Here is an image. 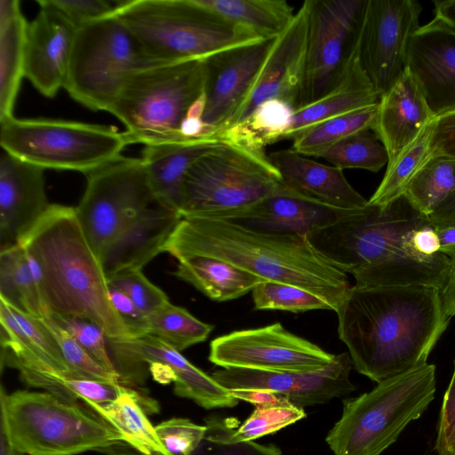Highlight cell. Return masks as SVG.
<instances>
[{"label": "cell", "mask_w": 455, "mask_h": 455, "mask_svg": "<svg viewBox=\"0 0 455 455\" xmlns=\"http://www.w3.org/2000/svg\"><path fill=\"white\" fill-rule=\"evenodd\" d=\"M16 451L9 443L5 435L0 430V455H14Z\"/></svg>", "instance_id": "cell-58"}, {"label": "cell", "mask_w": 455, "mask_h": 455, "mask_svg": "<svg viewBox=\"0 0 455 455\" xmlns=\"http://www.w3.org/2000/svg\"><path fill=\"white\" fill-rule=\"evenodd\" d=\"M41 319L56 338L67 364L77 377L125 385L120 374L112 372L99 363L55 322L50 313Z\"/></svg>", "instance_id": "cell-43"}, {"label": "cell", "mask_w": 455, "mask_h": 455, "mask_svg": "<svg viewBox=\"0 0 455 455\" xmlns=\"http://www.w3.org/2000/svg\"><path fill=\"white\" fill-rule=\"evenodd\" d=\"M155 455H159V454H155Z\"/></svg>", "instance_id": "cell-61"}, {"label": "cell", "mask_w": 455, "mask_h": 455, "mask_svg": "<svg viewBox=\"0 0 455 455\" xmlns=\"http://www.w3.org/2000/svg\"><path fill=\"white\" fill-rule=\"evenodd\" d=\"M306 417L303 408L287 398L276 403L255 407L251 414L236 428L228 420H206L207 432L230 443L249 442L274 434Z\"/></svg>", "instance_id": "cell-36"}, {"label": "cell", "mask_w": 455, "mask_h": 455, "mask_svg": "<svg viewBox=\"0 0 455 455\" xmlns=\"http://www.w3.org/2000/svg\"><path fill=\"white\" fill-rule=\"evenodd\" d=\"M318 157L341 170L377 172L388 164L387 151L372 130L356 132L331 146Z\"/></svg>", "instance_id": "cell-41"}, {"label": "cell", "mask_w": 455, "mask_h": 455, "mask_svg": "<svg viewBox=\"0 0 455 455\" xmlns=\"http://www.w3.org/2000/svg\"><path fill=\"white\" fill-rule=\"evenodd\" d=\"M284 187L265 152L221 140L189 168L180 216L227 220Z\"/></svg>", "instance_id": "cell-8"}, {"label": "cell", "mask_w": 455, "mask_h": 455, "mask_svg": "<svg viewBox=\"0 0 455 455\" xmlns=\"http://www.w3.org/2000/svg\"><path fill=\"white\" fill-rule=\"evenodd\" d=\"M427 220L403 196L386 205L367 204L344 211L306 238L330 263L355 276L401 251L411 232Z\"/></svg>", "instance_id": "cell-9"}, {"label": "cell", "mask_w": 455, "mask_h": 455, "mask_svg": "<svg viewBox=\"0 0 455 455\" xmlns=\"http://www.w3.org/2000/svg\"><path fill=\"white\" fill-rule=\"evenodd\" d=\"M435 228L440 241V251L455 262V226Z\"/></svg>", "instance_id": "cell-54"}, {"label": "cell", "mask_w": 455, "mask_h": 455, "mask_svg": "<svg viewBox=\"0 0 455 455\" xmlns=\"http://www.w3.org/2000/svg\"><path fill=\"white\" fill-rule=\"evenodd\" d=\"M421 12V4L415 0H365L358 55L379 98L404 71L408 41L419 27Z\"/></svg>", "instance_id": "cell-15"}, {"label": "cell", "mask_w": 455, "mask_h": 455, "mask_svg": "<svg viewBox=\"0 0 455 455\" xmlns=\"http://www.w3.org/2000/svg\"><path fill=\"white\" fill-rule=\"evenodd\" d=\"M435 366L425 363L343 400L325 441L334 455H381L435 399Z\"/></svg>", "instance_id": "cell-6"}, {"label": "cell", "mask_w": 455, "mask_h": 455, "mask_svg": "<svg viewBox=\"0 0 455 455\" xmlns=\"http://www.w3.org/2000/svg\"><path fill=\"white\" fill-rule=\"evenodd\" d=\"M353 363L348 353L336 355L334 361L315 371H264L228 368L212 377L228 390L262 389L286 397L299 407L313 406L355 389L349 374Z\"/></svg>", "instance_id": "cell-16"}, {"label": "cell", "mask_w": 455, "mask_h": 455, "mask_svg": "<svg viewBox=\"0 0 455 455\" xmlns=\"http://www.w3.org/2000/svg\"><path fill=\"white\" fill-rule=\"evenodd\" d=\"M294 109L284 100L262 102L246 118L218 133L222 141L262 152L266 147L283 140L291 124Z\"/></svg>", "instance_id": "cell-34"}, {"label": "cell", "mask_w": 455, "mask_h": 455, "mask_svg": "<svg viewBox=\"0 0 455 455\" xmlns=\"http://www.w3.org/2000/svg\"><path fill=\"white\" fill-rule=\"evenodd\" d=\"M192 455H283L274 445H263L253 441L230 443L206 432L205 437Z\"/></svg>", "instance_id": "cell-48"}, {"label": "cell", "mask_w": 455, "mask_h": 455, "mask_svg": "<svg viewBox=\"0 0 455 455\" xmlns=\"http://www.w3.org/2000/svg\"><path fill=\"white\" fill-rule=\"evenodd\" d=\"M50 315L99 363L107 370L120 374L112 358L108 339L99 325L84 318L52 313Z\"/></svg>", "instance_id": "cell-44"}, {"label": "cell", "mask_w": 455, "mask_h": 455, "mask_svg": "<svg viewBox=\"0 0 455 455\" xmlns=\"http://www.w3.org/2000/svg\"><path fill=\"white\" fill-rule=\"evenodd\" d=\"M0 299L37 318L49 313L20 244L0 251Z\"/></svg>", "instance_id": "cell-35"}, {"label": "cell", "mask_w": 455, "mask_h": 455, "mask_svg": "<svg viewBox=\"0 0 455 455\" xmlns=\"http://www.w3.org/2000/svg\"><path fill=\"white\" fill-rule=\"evenodd\" d=\"M108 346L124 383L133 378L136 368L157 362L170 366L174 371V392L177 395L191 399L205 409L231 408L239 403L211 375L192 364L180 351L155 337L142 335L122 340L108 339Z\"/></svg>", "instance_id": "cell-17"}, {"label": "cell", "mask_w": 455, "mask_h": 455, "mask_svg": "<svg viewBox=\"0 0 455 455\" xmlns=\"http://www.w3.org/2000/svg\"><path fill=\"white\" fill-rule=\"evenodd\" d=\"M437 455H454L455 450V362L454 370L444 393L439 420L436 439L434 447Z\"/></svg>", "instance_id": "cell-49"}, {"label": "cell", "mask_w": 455, "mask_h": 455, "mask_svg": "<svg viewBox=\"0 0 455 455\" xmlns=\"http://www.w3.org/2000/svg\"><path fill=\"white\" fill-rule=\"evenodd\" d=\"M379 101V96L361 66L356 41L339 84L318 100L293 111L283 140H294L320 123Z\"/></svg>", "instance_id": "cell-28"}, {"label": "cell", "mask_w": 455, "mask_h": 455, "mask_svg": "<svg viewBox=\"0 0 455 455\" xmlns=\"http://www.w3.org/2000/svg\"><path fill=\"white\" fill-rule=\"evenodd\" d=\"M1 428L22 455H76L125 443L123 435L82 402L52 393L1 389Z\"/></svg>", "instance_id": "cell-5"}, {"label": "cell", "mask_w": 455, "mask_h": 455, "mask_svg": "<svg viewBox=\"0 0 455 455\" xmlns=\"http://www.w3.org/2000/svg\"><path fill=\"white\" fill-rule=\"evenodd\" d=\"M277 37L234 47L204 60L206 107L203 121L217 134L244 100Z\"/></svg>", "instance_id": "cell-18"}, {"label": "cell", "mask_w": 455, "mask_h": 455, "mask_svg": "<svg viewBox=\"0 0 455 455\" xmlns=\"http://www.w3.org/2000/svg\"><path fill=\"white\" fill-rule=\"evenodd\" d=\"M231 395L237 400H243L257 406L276 403L286 398L278 394L262 389H237L229 390Z\"/></svg>", "instance_id": "cell-51"}, {"label": "cell", "mask_w": 455, "mask_h": 455, "mask_svg": "<svg viewBox=\"0 0 455 455\" xmlns=\"http://www.w3.org/2000/svg\"><path fill=\"white\" fill-rule=\"evenodd\" d=\"M252 299L257 310H282L293 313L332 310L321 297L299 287L273 281H263L254 287Z\"/></svg>", "instance_id": "cell-42"}, {"label": "cell", "mask_w": 455, "mask_h": 455, "mask_svg": "<svg viewBox=\"0 0 455 455\" xmlns=\"http://www.w3.org/2000/svg\"><path fill=\"white\" fill-rule=\"evenodd\" d=\"M204 84V60L149 65L126 78L108 112L125 126L128 144L188 140L182 130Z\"/></svg>", "instance_id": "cell-7"}, {"label": "cell", "mask_w": 455, "mask_h": 455, "mask_svg": "<svg viewBox=\"0 0 455 455\" xmlns=\"http://www.w3.org/2000/svg\"><path fill=\"white\" fill-rule=\"evenodd\" d=\"M378 112L379 102L326 120L292 140L291 148L300 155L318 157L342 140L362 131L372 130Z\"/></svg>", "instance_id": "cell-38"}, {"label": "cell", "mask_w": 455, "mask_h": 455, "mask_svg": "<svg viewBox=\"0 0 455 455\" xmlns=\"http://www.w3.org/2000/svg\"><path fill=\"white\" fill-rule=\"evenodd\" d=\"M28 23L20 1H0V122L14 116V105L24 76Z\"/></svg>", "instance_id": "cell-30"}, {"label": "cell", "mask_w": 455, "mask_h": 455, "mask_svg": "<svg viewBox=\"0 0 455 455\" xmlns=\"http://www.w3.org/2000/svg\"><path fill=\"white\" fill-rule=\"evenodd\" d=\"M19 244L40 267L39 291L49 313L87 319L108 339L132 338L111 304L101 262L75 207L51 204Z\"/></svg>", "instance_id": "cell-3"}, {"label": "cell", "mask_w": 455, "mask_h": 455, "mask_svg": "<svg viewBox=\"0 0 455 455\" xmlns=\"http://www.w3.org/2000/svg\"><path fill=\"white\" fill-rule=\"evenodd\" d=\"M365 0H307V48L296 108L332 90L357 41ZM294 109V110H295Z\"/></svg>", "instance_id": "cell-13"}, {"label": "cell", "mask_w": 455, "mask_h": 455, "mask_svg": "<svg viewBox=\"0 0 455 455\" xmlns=\"http://www.w3.org/2000/svg\"><path fill=\"white\" fill-rule=\"evenodd\" d=\"M307 32V11L302 4L289 27L276 38L247 96L223 130L240 123L269 100L279 99L296 108L305 63Z\"/></svg>", "instance_id": "cell-20"}, {"label": "cell", "mask_w": 455, "mask_h": 455, "mask_svg": "<svg viewBox=\"0 0 455 455\" xmlns=\"http://www.w3.org/2000/svg\"><path fill=\"white\" fill-rule=\"evenodd\" d=\"M413 231L401 251L354 276L355 285L442 289L453 261L441 251L431 256L418 251L411 242Z\"/></svg>", "instance_id": "cell-29"}, {"label": "cell", "mask_w": 455, "mask_h": 455, "mask_svg": "<svg viewBox=\"0 0 455 455\" xmlns=\"http://www.w3.org/2000/svg\"><path fill=\"white\" fill-rule=\"evenodd\" d=\"M214 326L200 321L186 308L167 303L142 321L141 335L155 337L181 352L207 339Z\"/></svg>", "instance_id": "cell-37"}, {"label": "cell", "mask_w": 455, "mask_h": 455, "mask_svg": "<svg viewBox=\"0 0 455 455\" xmlns=\"http://www.w3.org/2000/svg\"><path fill=\"white\" fill-rule=\"evenodd\" d=\"M335 312L353 366L376 383L427 363L451 319L422 286L353 285Z\"/></svg>", "instance_id": "cell-1"}, {"label": "cell", "mask_w": 455, "mask_h": 455, "mask_svg": "<svg viewBox=\"0 0 455 455\" xmlns=\"http://www.w3.org/2000/svg\"><path fill=\"white\" fill-rule=\"evenodd\" d=\"M200 6L261 38L279 36L291 24L295 13L283 0H195Z\"/></svg>", "instance_id": "cell-33"}, {"label": "cell", "mask_w": 455, "mask_h": 455, "mask_svg": "<svg viewBox=\"0 0 455 455\" xmlns=\"http://www.w3.org/2000/svg\"><path fill=\"white\" fill-rule=\"evenodd\" d=\"M109 286L124 292L144 316H148L170 302L167 295L152 283L142 269L126 270L108 279Z\"/></svg>", "instance_id": "cell-45"}, {"label": "cell", "mask_w": 455, "mask_h": 455, "mask_svg": "<svg viewBox=\"0 0 455 455\" xmlns=\"http://www.w3.org/2000/svg\"><path fill=\"white\" fill-rule=\"evenodd\" d=\"M108 455H145L126 443H121L104 451Z\"/></svg>", "instance_id": "cell-57"}, {"label": "cell", "mask_w": 455, "mask_h": 455, "mask_svg": "<svg viewBox=\"0 0 455 455\" xmlns=\"http://www.w3.org/2000/svg\"><path fill=\"white\" fill-rule=\"evenodd\" d=\"M220 141L212 136L145 146L141 159L161 206L180 215L183 184L189 168Z\"/></svg>", "instance_id": "cell-27"}, {"label": "cell", "mask_w": 455, "mask_h": 455, "mask_svg": "<svg viewBox=\"0 0 455 455\" xmlns=\"http://www.w3.org/2000/svg\"><path fill=\"white\" fill-rule=\"evenodd\" d=\"M14 455H22V454H21V453H20V452H18V451H16V452H15V454H14Z\"/></svg>", "instance_id": "cell-59"}, {"label": "cell", "mask_w": 455, "mask_h": 455, "mask_svg": "<svg viewBox=\"0 0 455 455\" xmlns=\"http://www.w3.org/2000/svg\"><path fill=\"white\" fill-rule=\"evenodd\" d=\"M156 204L142 159L121 156L87 174L86 188L76 212L100 259L128 222Z\"/></svg>", "instance_id": "cell-12"}, {"label": "cell", "mask_w": 455, "mask_h": 455, "mask_svg": "<svg viewBox=\"0 0 455 455\" xmlns=\"http://www.w3.org/2000/svg\"><path fill=\"white\" fill-rule=\"evenodd\" d=\"M153 64L115 12L76 28L63 88L83 106L108 111L126 78Z\"/></svg>", "instance_id": "cell-11"}, {"label": "cell", "mask_w": 455, "mask_h": 455, "mask_svg": "<svg viewBox=\"0 0 455 455\" xmlns=\"http://www.w3.org/2000/svg\"><path fill=\"white\" fill-rule=\"evenodd\" d=\"M433 3L435 17L455 30V0H435Z\"/></svg>", "instance_id": "cell-55"}, {"label": "cell", "mask_w": 455, "mask_h": 455, "mask_svg": "<svg viewBox=\"0 0 455 455\" xmlns=\"http://www.w3.org/2000/svg\"><path fill=\"white\" fill-rule=\"evenodd\" d=\"M2 149L36 166L89 174L122 156L129 145L116 128L51 118L0 122Z\"/></svg>", "instance_id": "cell-10"}, {"label": "cell", "mask_w": 455, "mask_h": 455, "mask_svg": "<svg viewBox=\"0 0 455 455\" xmlns=\"http://www.w3.org/2000/svg\"><path fill=\"white\" fill-rule=\"evenodd\" d=\"M76 28L116 12L117 4L105 0H44Z\"/></svg>", "instance_id": "cell-47"}, {"label": "cell", "mask_w": 455, "mask_h": 455, "mask_svg": "<svg viewBox=\"0 0 455 455\" xmlns=\"http://www.w3.org/2000/svg\"><path fill=\"white\" fill-rule=\"evenodd\" d=\"M454 455H455V450H454Z\"/></svg>", "instance_id": "cell-60"}, {"label": "cell", "mask_w": 455, "mask_h": 455, "mask_svg": "<svg viewBox=\"0 0 455 455\" xmlns=\"http://www.w3.org/2000/svg\"><path fill=\"white\" fill-rule=\"evenodd\" d=\"M178 260L212 257L267 281L294 285L336 311L351 285L346 273L319 254L305 236L266 232L204 217L182 218L163 247Z\"/></svg>", "instance_id": "cell-2"}, {"label": "cell", "mask_w": 455, "mask_h": 455, "mask_svg": "<svg viewBox=\"0 0 455 455\" xmlns=\"http://www.w3.org/2000/svg\"><path fill=\"white\" fill-rule=\"evenodd\" d=\"M443 312L446 316H455V262H453L446 283L439 290Z\"/></svg>", "instance_id": "cell-53"}, {"label": "cell", "mask_w": 455, "mask_h": 455, "mask_svg": "<svg viewBox=\"0 0 455 455\" xmlns=\"http://www.w3.org/2000/svg\"><path fill=\"white\" fill-rule=\"evenodd\" d=\"M343 212L304 197L285 186L227 220L258 230L306 237L312 229L332 222Z\"/></svg>", "instance_id": "cell-26"}, {"label": "cell", "mask_w": 455, "mask_h": 455, "mask_svg": "<svg viewBox=\"0 0 455 455\" xmlns=\"http://www.w3.org/2000/svg\"><path fill=\"white\" fill-rule=\"evenodd\" d=\"M181 219L179 213L156 204L129 221L100 259L107 279L123 271L142 269L163 252Z\"/></svg>", "instance_id": "cell-24"}, {"label": "cell", "mask_w": 455, "mask_h": 455, "mask_svg": "<svg viewBox=\"0 0 455 455\" xmlns=\"http://www.w3.org/2000/svg\"><path fill=\"white\" fill-rule=\"evenodd\" d=\"M173 275L216 301L242 297L267 281L235 265L205 256L180 259Z\"/></svg>", "instance_id": "cell-31"}, {"label": "cell", "mask_w": 455, "mask_h": 455, "mask_svg": "<svg viewBox=\"0 0 455 455\" xmlns=\"http://www.w3.org/2000/svg\"><path fill=\"white\" fill-rule=\"evenodd\" d=\"M267 156L284 185L304 197L341 211L368 204L347 181L343 170L336 166L315 162L291 148L271 152Z\"/></svg>", "instance_id": "cell-23"}, {"label": "cell", "mask_w": 455, "mask_h": 455, "mask_svg": "<svg viewBox=\"0 0 455 455\" xmlns=\"http://www.w3.org/2000/svg\"><path fill=\"white\" fill-rule=\"evenodd\" d=\"M148 365L149 371L156 381L164 384L176 381V375L170 366L157 362L150 363Z\"/></svg>", "instance_id": "cell-56"}, {"label": "cell", "mask_w": 455, "mask_h": 455, "mask_svg": "<svg viewBox=\"0 0 455 455\" xmlns=\"http://www.w3.org/2000/svg\"><path fill=\"white\" fill-rule=\"evenodd\" d=\"M37 4L40 11L27 28L24 76L52 98L64 87L76 28L44 0Z\"/></svg>", "instance_id": "cell-21"}, {"label": "cell", "mask_w": 455, "mask_h": 455, "mask_svg": "<svg viewBox=\"0 0 455 455\" xmlns=\"http://www.w3.org/2000/svg\"><path fill=\"white\" fill-rule=\"evenodd\" d=\"M335 357L280 323L220 336L211 342L209 354V361L224 369L264 371H315Z\"/></svg>", "instance_id": "cell-14"}, {"label": "cell", "mask_w": 455, "mask_h": 455, "mask_svg": "<svg viewBox=\"0 0 455 455\" xmlns=\"http://www.w3.org/2000/svg\"><path fill=\"white\" fill-rule=\"evenodd\" d=\"M427 220L435 228L455 226V193L429 215Z\"/></svg>", "instance_id": "cell-52"}, {"label": "cell", "mask_w": 455, "mask_h": 455, "mask_svg": "<svg viewBox=\"0 0 455 455\" xmlns=\"http://www.w3.org/2000/svg\"><path fill=\"white\" fill-rule=\"evenodd\" d=\"M433 156L455 158V111L435 117L431 126Z\"/></svg>", "instance_id": "cell-50"}, {"label": "cell", "mask_w": 455, "mask_h": 455, "mask_svg": "<svg viewBox=\"0 0 455 455\" xmlns=\"http://www.w3.org/2000/svg\"><path fill=\"white\" fill-rule=\"evenodd\" d=\"M155 427L161 443L172 455H192L207 432L206 426L185 418H172Z\"/></svg>", "instance_id": "cell-46"}, {"label": "cell", "mask_w": 455, "mask_h": 455, "mask_svg": "<svg viewBox=\"0 0 455 455\" xmlns=\"http://www.w3.org/2000/svg\"><path fill=\"white\" fill-rule=\"evenodd\" d=\"M44 168L3 150L0 156V251L13 247L45 213Z\"/></svg>", "instance_id": "cell-22"}, {"label": "cell", "mask_w": 455, "mask_h": 455, "mask_svg": "<svg viewBox=\"0 0 455 455\" xmlns=\"http://www.w3.org/2000/svg\"><path fill=\"white\" fill-rule=\"evenodd\" d=\"M418 84L404 68L393 87L379 98L374 133L385 146L390 164L434 120Z\"/></svg>", "instance_id": "cell-25"}, {"label": "cell", "mask_w": 455, "mask_h": 455, "mask_svg": "<svg viewBox=\"0 0 455 455\" xmlns=\"http://www.w3.org/2000/svg\"><path fill=\"white\" fill-rule=\"evenodd\" d=\"M455 193V158L433 156L409 184L404 196L428 217Z\"/></svg>", "instance_id": "cell-39"}, {"label": "cell", "mask_w": 455, "mask_h": 455, "mask_svg": "<svg viewBox=\"0 0 455 455\" xmlns=\"http://www.w3.org/2000/svg\"><path fill=\"white\" fill-rule=\"evenodd\" d=\"M405 69L435 117L455 111V30L437 18L411 36Z\"/></svg>", "instance_id": "cell-19"}, {"label": "cell", "mask_w": 455, "mask_h": 455, "mask_svg": "<svg viewBox=\"0 0 455 455\" xmlns=\"http://www.w3.org/2000/svg\"><path fill=\"white\" fill-rule=\"evenodd\" d=\"M116 13L132 32L147 57L156 64L204 60L265 39L195 0L123 1L118 2Z\"/></svg>", "instance_id": "cell-4"}, {"label": "cell", "mask_w": 455, "mask_h": 455, "mask_svg": "<svg viewBox=\"0 0 455 455\" xmlns=\"http://www.w3.org/2000/svg\"><path fill=\"white\" fill-rule=\"evenodd\" d=\"M432 122L411 145L403 149L390 164L387 165L384 177L374 194L368 200V204L386 205L404 196L411 180L433 156Z\"/></svg>", "instance_id": "cell-40"}, {"label": "cell", "mask_w": 455, "mask_h": 455, "mask_svg": "<svg viewBox=\"0 0 455 455\" xmlns=\"http://www.w3.org/2000/svg\"><path fill=\"white\" fill-rule=\"evenodd\" d=\"M114 427L125 443L145 455H172L161 443L156 427L142 407L140 395L124 386L113 401L103 404L84 403Z\"/></svg>", "instance_id": "cell-32"}]
</instances>
